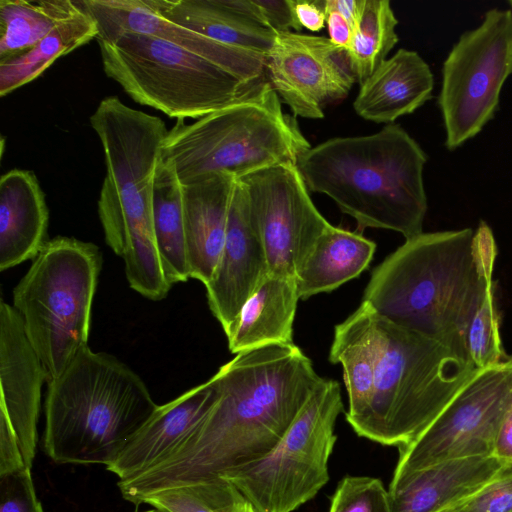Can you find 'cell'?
<instances>
[{"label": "cell", "mask_w": 512, "mask_h": 512, "mask_svg": "<svg viewBox=\"0 0 512 512\" xmlns=\"http://www.w3.org/2000/svg\"><path fill=\"white\" fill-rule=\"evenodd\" d=\"M217 398L197 428L158 464L119 480L139 505L156 492L223 478L264 457L320 382L295 344L247 350L211 377Z\"/></svg>", "instance_id": "cell-1"}, {"label": "cell", "mask_w": 512, "mask_h": 512, "mask_svg": "<svg viewBox=\"0 0 512 512\" xmlns=\"http://www.w3.org/2000/svg\"><path fill=\"white\" fill-rule=\"evenodd\" d=\"M496 256L484 221L476 230L422 232L375 267L362 302L393 325L467 349V331Z\"/></svg>", "instance_id": "cell-2"}, {"label": "cell", "mask_w": 512, "mask_h": 512, "mask_svg": "<svg viewBox=\"0 0 512 512\" xmlns=\"http://www.w3.org/2000/svg\"><path fill=\"white\" fill-rule=\"evenodd\" d=\"M90 123L106 165L98 199L105 241L124 260L130 287L160 301L171 286L156 247L153 194L169 130L161 118L133 109L115 96L99 103Z\"/></svg>", "instance_id": "cell-3"}, {"label": "cell", "mask_w": 512, "mask_h": 512, "mask_svg": "<svg viewBox=\"0 0 512 512\" xmlns=\"http://www.w3.org/2000/svg\"><path fill=\"white\" fill-rule=\"evenodd\" d=\"M427 155L399 125L367 136L331 138L297 161L309 192L330 197L358 228H381L405 239L423 232Z\"/></svg>", "instance_id": "cell-4"}, {"label": "cell", "mask_w": 512, "mask_h": 512, "mask_svg": "<svg viewBox=\"0 0 512 512\" xmlns=\"http://www.w3.org/2000/svg\"><path fill=\"white\" fill-rule=\"evenodd\" d=\"M158 405L115 356L89 346L47 383L43 449L57 464H112Z\"/></svg>", "instance_id": "cell-5"}, {"label": "cell", "mask_w": 512, "mask_h": 512, "mask_svg": "<svg viewBox=\"0 0 512 512\" xmlns=\"http://www.w3.org/2000/svg\"><path fill=\"white\" fill-rule=\"evenodd\" d=\"M378 357L368 411L354 432L386 446L414 440L479 371L468 350L376 315Z\"/></svg>", "instance_id": "cell-6"}, {"label": "cell", "mask_w": 512, "mask_h": 512, "mask_svg": "<svg viewBox=\"0 0 512 512\" xmlns=\"http://www.w3.org/2000/svg\"><path fill=\"white\" fill-rule=\"evenodd\" d=\"M295 120L266 80L234 103L168 131L162 158L181 183L227 172L237 179L272 166L294 163L310 148Z\"/></svg>", "instance_id": "cell-7"}, {"label": "cell", "mask_w": 512, "mask_h": 512, "mask_svg": "<svg viewBox=\"0 0 512 512\" xmlns=\"http://www.w3.org/2000/svg\"><path fill=\"white\" fill-rule=\"evenodd\" d=\"M96 40L109 78L135 102L177 120L204 117L267 80L265 71L228 67L148 34Z\"/></svg>", "instance_id": "cell-8"}, {"label": "cell", "mask_w": 512, "mask_h": 512, "mask_svg": "<svg viewBox=\"0 0 512 512\" xmlns=\"http://www.w3.org/2000/svg\"><path fill=\"white\" fill-rule=\"evenodd\" d=\"M101 264L100 250L93 243L57 236L45 243L13 290L12 306L48 382L88 346Z\"/></svg>", "instance_id": "cell-9"}, {"label": "cell", "mask_w": 512, "mask_h": 512, "mask_svg": "<svg viewBox=\"0 0 512 512\" xmlns=\"http://www.w3.org/2000/svg\"><path fill=\"white\" fill-rule=\"evenodd\" d=\"M344 406L337 381L322 378L277 444L261 459L223 477L261 512H293L329 481L328 462Z\"/></svg>", "instance_id": "cell-10"}, {"label": "cell", "mask_w": 512, "mask_h": 512, "mask_svg": "<svg viewBox=\"0 0 512 512\" xmlns=\"http://www.w3.org/2000/svg\"><path fill=\"white\" fill-rule=\"evenodd\" d=\"M441 72L438 105L445 147L453 151L479 134L498 110L512 75V10L489 9L476 28L460 35Z\"/></svg>", "instance_id": "cell-11"}, {"label": "cell", "mask_w": 512, "mask_h": 512, "mask_svg": "<svg viewBox=\"0 0 512 512\" xmlns=\"http://www.w3.org/2000/svg\"><path fill=\"white\" fill-rule=\"evenodd\" d=\"M512 406V357L479 370L399 457L390 483L434 464L490 456L499 425Z\"/></svg>", "instance_id": "cell-12"}, {"label": "cell", "mask_w": 512, "mask_h": 512, "mask_svg": "<svg viewBox=\"0 0 512 512\" xmlns=\"http://www.w3.org/2000/svg\"><path fill=\"white\" fill-rule=\"evenodd\" d=\"M239 180L265 248L268 274L296 278L331 225L313 204L297 164L272 166Z\"/></svg>", "instance_id": "cell-13"}, {"label": "cell", "mask_w": 512, "mask_h": 512, "mask_svg": "<svg viewBox=\"0 0 512 512\" xmlns=\"http://www.w3.org/2000/svg\"><path fill=\"white\" fill-rule=\"evenodd\" d=\"M265 73L293 115L324 117V109L342 100L357 81L348 51L329 38L299 32L278 33L265 56Z\"/></svg>", "instance_id": "cell-14"}, {"label": "cell", "mask_w": 512, "mask_h": 512, "mask_svg": "<svg viewBox=\"0 0 512 512\" xmlns=\"http://www.w3.org/2000/svg\"><path fill=\"white\" fill-rule=\"evenodd\" d=\"M267 275L265 248L250 214L246 188L237 179L221 255L205 285L209 308L226 335Z\"/></svg>", "instance_id": "cell-15"}, {"label": "cell", "mask_w": 512, "mask_h": 512, "mask_svg": "<svg viewBox=\"0 0 512 512\" xmlns=\"http://www.w3.org/2000/svg\"><path fill=\"white\" fill-rule=\"evenodd\" d=\"M46 370L16 309L0 302V416L12 426L26 466L35 458L41 391Z\"/></svg>", "instance_id": "cell-16"}, {"label": "cell", "mask_w": 512, "mask_h": 512, "mask_svg": "<svg viewBox=\"0 0 512 512\" xmlns=\"http://www.w3.org/2000/svg\"><path fill=\"white\" fill-rule=\"evenodd\" d=\"M95 20L96 39L121 32L148 34L228 67L265 71V55L229 46L168 20L155 0H79Z\"/></svg>", "instance_id": "cell-17"}, {"label": "cell", "mask_w": 512, "mask_h": 512, "mask_svg": "<svg viewBox=\"0 0 512 512\" xmlns=\"http://www.w3.org/2000/svg\"><path fill=\"white\" fill-rule=\"evenodd\" d=\"M216 398L215 384L210 378L158 405L107 470L124 480L158 464L197 428Z\"/></svg>", "instance_id": "cell-18"}, {"label": "cell", "mask_w": 512, "mask_h": 512, "mask_svg": "<svg viewBox=\"0 0 512 512\" xmlns=\"http://www.w3.org/2000/svg\"><path fill=\"white\" fill-rule=\"evenodd\" d=\"M512 469L496 457L475 456L443 461L390 483L392 512H441Z\"/></svg>", "instance_id": "cell-19"}, {"label": "cell", "mask_w": 512, "mask_h": 512, "mask_svg": "<svg viewBox=\"0 0 512 512\" xmlns=\"http://www.w3.org/2000/svg\"><path fill=\"white\" fill-rule=\"evenodd\" d=\"M237 178L214 172L183 183V218L191 278L207 285L224 245Z\"/></svg>", "instance_id": "cell-20"}, {"label": "cell", "mask_w": 512, "mask_h": 512, "mask_svg": "<svg viewBox=\"0 0 512 512\" xmlns=\"http://www.w3.org/2000/svg\"><path fill=\"white\" fill-rule=\"evenodd\" d=\"M434 76L416 52L399 49L360 84L356 113L376 123H392L411 114L432 98Z\"/></svg>", "instance_id": "cell-21"}, {"label": "cell", "mask_w": 512, "mask_h": 512, "mask_svg": "<svg viewBox=\"0 0 512 512\" xmlns=\"http://www.w3.org/2000/svg\"><path fill=\"white\" fill-rule=\"evenodd\" d=\"M49 210L34 172L13 169L0 179V270L35 259L46 240Z\"/></svg>", "instance_id": "cell-22"}, {"label": "cell", "mask_w": 512, "mask_h": 512, "mask_svg": "<svg viewBox=\"0 0 512 512\" xmlns=\"http://www.w3.org/2000/svg\"><path fill=\"white\" fill-rule=\"evenodd\" d=\"M300 300L295 277L268 274L242 307L226 335L231 353L293 342V323Z\"/></svg>", "instance_id": "cell-23"}, {"label": "cell", "mask_w": 512, "mask_h": 512, "mask_svg": "<svg viewBox=\"0 0 512 512\" xmlns=\"http://www.w3.org/2000/svg\"><path fill=\"white\" fill-rule=\"evenodd\" d=\"M378 357V331L375 312L364 302L335 326L329 361L341 364L349 407L346 421L355 430L370 404Z\"/></svg>", "instance_id": "cell-24"}, {"label": "cell", "mask_w": 512, "mask_h": 512, "mask_svg": "<svg viewBox=\"0 0 512 512\" xmlns=\"http://www.w3.org/2000/svg\"><path fill=\"white\" fill-rule=\"evenodd\" d=\"M168 20L217 42L266 56L277 32L233 8L228 0H155Z\"/></svg>", "instance_id": "cell-25"}, {"label": "cell", "mask_w": 512, "mask_h": 512, "mask_svg": "<svg viewBox=\"0 0 512 512\" xmlns=\"http://www.w3.org/2000/svg\"><path fill=\"white\" fill-rule=\"evenodd\" d=\"M376 244L362 234L330 225L296 275L300 299L335 290L370 264Z\"/></svg>", "instance_id": "cell-26"}, {"label": "cell", "mask_w": 512, "mask_h": 512, "mask_svg": "<svg viewBox=\"0 0 512 512\" xmlns=\"http://www.w3.org/2000/svg\"><path fill=\"white\" fill-rule=\"evenodd\" d=\"M182 188L174 167L162 158L154 183V233L161 268L170 286L191 278Z\"/></svg>", "instance_id": "cell-27"}, {"label": "cell", "mask_w": 512, "mask_h": 512, "mask_svg": "<svg viewBox=\"0 0 512 512\" xmlns=\"http://www.w3.org/2000/svg\"><path fill=\"white\" fill-rule=\"evenodd\" d=\"M82 10L79 0H1L0 63L27 53Z\"/></svg>", "instance_id": "cell-28"}, {"label": "cell", "mask_w": 512, "mask_h": 512, "mask_svg": "<svg viewBox=\"0 0 512 512\" xmlns=\"http://www.w3.org/2000/svg\"><path fill=\"white\" fill-rule=\"evenodd\" d=\"M97 36V24L83 8L79 14L55 27L27 53L0 63V96L35 80L55 60Z\"/></svg>", "instance_id": "cell-29"}, {"label": "cell", "mask_w": 512, "mask_h": 512, "mask_svg": "<svg viewBox=\"0 0 512 512\" xmlns=\"http://www.w3.org/2000/svg\"><path fill=\"white\" fill-rule=\"evenodd\" d=\"M398 20L388 0H365L359 25L348 49L358 83L362 84L398 43Z\"/></svg>", "instance_id": "cell-30"}, {"label": "cell", "mask_w": 512, "mask_h": 512, "mask_svg": "<svg viewBox=\"0 0 512 512\" xmlns=\"http://www.w3.org/2000/svg\"><path fill=\"white\" fill-rule=\"evenodd\" d=\"M143 503L169 512H261L234 484L222 478L165 489L147 496Z\"/></svg>", "instance_id": "cell-31"}, {"label": "cell", "mask_w": 512, "mask_h": 512, "mask_svg": "<svg viewBox=\"0 0 512 512\" xmlns=\"http://www.w3.org/2000/svg\"><path fill=\"white\" fill-rule=\"evenodd\" d=\"M493 272L486 278L481 302L469 325L466 343L473 365L484 370L506 360L508 357L500 337L499 313L495 300Z\"/></svg>", "instance_id": "cell-32"}, {"label": "cell", "mask_w": 512, "mask_h": 512, "mask_svg": "<svg viewBox=\"0 0 512 512\" xmlns=\"http://www.w3.org/2000/svg\"><path fill=\"white\" fill-rule=\"evenodd\" d=\"M328 512H392L383 482L369 476H344L331 496Z\"/></svg>", "instance_id": "cell-33"}, {"label": "cell", "mask_w": 512, "mask_h": 512, "mask_svg": "<svg viewBox=\"0 0 512 512\" xmlns=\"http://www.w3.org/2000/svg\"><path fill=\"white\" fill-rule=\"evenodd\" d=\"M441 512H512V469Z\"/></svg>", "instance_id": "cell-34"}, {"label": "cell", "mask_w": 512, "mask_h": 512, "mask_svg": "<svg viewBox=\"0 0 512 512\" xmlns=\"http://www.w3.org/2000/svg\"><path fill=\"white\" fill-rule=\"evenodd\" d=\"M229 3L245 16L277 33L302 29L290 0H229Z\"/></svg>", "instance_id": "cell-35"}, {"label": "cell", "mask_w": 512, "mask_h": 512, "mask_svg": "<svg viewBox=\"0 0 512 512\" xmlns=\"http://www.w3.org/2000/svg\"><path fill=\"white\" fill-rule=\"evenodd\" d=\"M0 512H44L36 495L31 468L0 476Z\"/></svg>", "instance_id": "cell-36"}, {"label": "cell", "mask_w": 512, "mask_h": 512, "mask_svg": "<svg viewBox=\"0 0 512 512\" xmlns=\"http://www.w3.org/2000/svg\"><path fill=\"white\" fill-rule=\"evenodd\" d=\"M26 466L17 437L10 423L0 416V476L19 471Z\"/></svg>", "instance_id": "cell-37"}, {"label": "cell", "mask_w": 512, "mask_h": 512, "mask_svg": "<svg viewBox=\"0 0 512 512\" xmlns=\"http://www.w3.org/2000/svg\"><path fill=\"white\" fill-rule=\"evenodd\" d=\"M298 24L309 31H321L326 25L325 0H290Z\"/></svg>", "instance_id": "cell-38"}, {"label": "cell", "mask_w": 512, "mask_h": 512, "mask_svg": "<svg viewBox=\"0 0 512 512\" xmlns=\"http://www.w3.org/2000/svg\"><path fill=\"white\" fill-rule=\"evenodd\" d=\"M325 14L329 39L335 45L348 51L354 35L353 28L342 14L333 7L330 0H325Z\"/></svg>", "instance_id": "cell-39"}, {"label": "cell", "mask_w": 512, "mask_h": 512, "mask_svg": "<svg viewBox=\"0 0 512 512\" xmlns=\"http://www.w3.org/2000/svg\"><path fill=\"white\" fill-rule=\"evenodd\" d=\"M492 456L504 463L512 464V406L499 425L493 443Z\"/></svg>", "instance_id": "cell-40"}, {"label": "cell", "mask_w": 512, "mask_h": 512, "mask_svg": "<svg viewBox=\"0 0 512 512\" xmlns=\"http://www.w3.org/2000/svg\"><path fill=\"white\" fill-rule=\"evenodd\" d=\"M330 2L348 21L355 33L361 19L365 0H330Z\"/></svg>", "instance_id": "cell-41"}, {"label": "cell", "mask_w": 512, "mask_h": 512, "mask_svg": "<svg viewBox=\"0 0 512 512\" xmlns=\"http://www.w3.org/2000/svg\"><path fill=\"white\" fill-rule=\"evenodd\" d=\"M142 512H169V511L154 507L153 509L142 511Z\"/></svg>", "instance_id": "cell-42"}, {"label": "cell", "mask_w": 512, "mask_h": 512, "mask_svg": "<svg viewBox=\"0 0 512 512\" xmlns=\"http://www.w3.org/2000/svg\"><path fill=\"white\" fill-rule=\"evenodd\" d=\"M508 4H509V8L512 10V0L508 1Z\"/></svg>", "instance_id": "cell-43"}]
</instances>
